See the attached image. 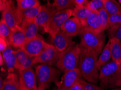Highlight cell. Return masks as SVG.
<instances>
[{"label":"cell","mask_w":121,"mask_h":90,"mask_svg":"<svg viewBox=\"0 0 121 90\" xmlns=\"http://www.w3.org/2000/svg\"><path fill=\"white\" fill-rule=\"evenodd\" d=\"M81 48L78 69L82 77L87 82L97 84L98 81L99 72L97 63L99 56L93 50Z\"/></svg>","instance_id":"1"},{"label":"cell","mask_w":121,"mask_h":90,"mask_svg":"<svg viewBox=\"0 0 121 90\" xmlns=\"http://www.w3.org/2000/svg\"><path fill=\"white\" fill-rule=\"evenodd\" d=\"M98 80L103 89L121 86V65L110 60L100 68Z\"/></svg>","instance_id":"2"},{"label":"cell","mask_w":121,"mask_h":90,"mask_svg":"<svg viewBox=\"0 0 121 90\" xmlns=\"http://www.w3.org/2000/svg\"><path fill=\"white\" fill-rule=\"evenodd\" d=\"M81 48L79 44L73 45L60 52L56 67L60 71L65 73L78 67Z\"/></svg>","instance_id":"3"},{"label":"cell","mask_w":121,"mask_h":90,"mask_svg":"<svg viewBox=\"0 0 121 90\" xmlns=\"http://www.w3.org/2000/svg\"><path fill=\"white\" fill-rule=\"evenodd\" d=\"M35 71L38 87L46 90L48 89L52 82H54L56 85L60 82L61 71L52 66L40 64L35 67Z\"/></svg>","instance_id":"4"},{"label":"cell","mask_w":121,"mask_h":90,"mask_svg":"<svg viewBox=\"0 0 121 90\" xmlns=\"http://www.w3.org/2000/svg\"><path fill=\"white\" fill-rule=\"evenodd\" d=\"M80 36V42L79 45L80 47L92 50L98 56L100 54L105 46L106 36L104 31L95 32L84 30Z\"/></svg>","instance_id":"5"},{"label":"cell","mask_w":121,"mask_h":90,"mask_svg":"<svg viewBox=\"0 0 121 90\" xmlns=\"http://www.w3.org/2000/svg\"><path fill=\"white\" fill-rule=\"evenodd\" d=\"M5 2V7L2 12V18L13 30L21 25L22 20L21 12L13 0H7Z\"/></svg>","instance_id":"6"},{"label":"cell","mask_w":121,"mask_h":90,"mask_svg":"<svg viewBox=\"0 0 121 90\" xmlns=\"http://www.w3.org/2000/svg\"><path fill=\"white\" fill-rule=\"evenodd\" d=\"M72 12L73 9H71L56 12L44 31L48 33L51 38H53L59 31L61 30V27L64 23L72 16Z\"/></svg>","instance_id":"7"},{"label":"cell","mask_w":121,"mask_h":90,"mask_svg":"<svg viewBox=\"0 0 121 90\" xmlns=\"http://www.w3.org/2000/svg\"><path fill=\"white\" fill-rule=\"evenodd\" d=\"M60 55L59 52L53 44L48 45L39 56L33 59V66L37 64H46L50 66L56 65Z\"/></svg>","instance_id":"8"},{"label":"cell","mask_w":121,"mask_h":90,"mask_svg":"<svg viewBox=\"0 0 121 90\" xmlns=\"http://www.w3.org/2000/svg\"><path fill=\"white\" fill-rule=\"evenodd\" d=\"M48 44V43L45 41L43 37L38 34L32 39H27L21 49L31 57L34 58L39 56Z\"/></svg>","instance_id":"9"},{"label":"cell","mask_w":121,"mask_h":90,"mask_svg":"<svg viewBox=\"0 0 121 90\" xmlns=\"http://www.w3.org/2000/svg\"><path fill=\"white\" fill-rule=\"evenodd\" d=\"M20 90H37L38 86L35 71L32 67L19 71Z\"/></svg>","instance_id":"10"},{"label":"cell","mask_w":121,"mask_h":90,"mask_svg":"<svg viewBox=\"0 0 121 90\" xmlns=\"http://www.w3.org/2000/svg\"><path fill=\"white\" fill-rule=\"evenodd\" d=\"M57 12L53 4L48 2L42 5L41 10L35 19V22L39 27H43L45 31L48 27L51 19Z\"/></svg>","instance_id":"11"},{"label":"cell","mask_w":121,"mask_h":90,"mask_svg":"<svg viewBox=\"0 0 121 90\" xmlns=\"http://www.w3.org/2000/svg\"><path fill=\"white\" fill-rule=\"evenodd\" d=\"M82 74L78 68L64 73L62 80L57 86L59 90H70L73 85L81 78Z\"/></svg>","instance_id":"12"},{"label":"cell","mask_w":121,"mask_h":90,"mask_svg":"<svg viewBox=\"0 0 121 90\" xmlns=\"http://www.w3.org/2000/svg\"><path fill=\"white\" fill-rule=\"evenodd\" d=\"M51 39L53 45L60 52L76 44L73 41V37L69 36L61 30L59 31L56 36Z\"/></svg>","instance_id":"13"},{"label":"cell","mask_w":121,"mask_h":90,"mask_svg":"<svg viewBox=\"0 0 121 90\" xmlns=\"http://www.w3.org/2000/svg\"><path fill=\"white\" fill-rule=\"evenodd\" d=\"M61 30L72 37L80 35L84 31V27L79 20L73 17H70L64 23Z\"/></svg>","instance_id":"14"},{"label":"cell","mask_w":121,"mask_h":90,"mask_svg":"<svg viewBox=\"0 0 121 90\" xmlns=\"http://www.w3.org/2000/svg\"><path fill=\"white\" fill-rule=\"evenodd\" d=\"M16 59V64L15 69L19 71L24 70L33 66V57H31L21 49L15 50Z\"/></svg>","instance_id":"15"},{"label":"cell","mask_w":121,"mask_h":90,"mask_svg":"<svg viewBox=\"0 0 121 90\" xmlns=\"http://www.w3.org/2000/svg\"><path fill=\"white\" fill-rule=\"evenodd\" d=\"M27 41L26 36L21 27H17L12 30L8 42L9 45L15 49H21Z\"/></svg>","instance_id":"16"},{"label":"cell","mask_w":121,"mask_h":90,"mask_svg":"<svg viewBox=\"0 0 121 90\" xmlns=\"http://www.w3.org/2000/svg\"><path fill=\"white\" fill-rule=\"evenodd\" d=\"M82 25L84 27V30L90 31L95 32L103 31L98 12H91Z\"/></svg>","instance_id":"17"},{"label":"cell","mask_w":121,"mask_h":90,"mask_svg":"<svg viewBox=\"0 0 121 90\" xmlns=\"http://www.w3.org/2000/svg\"><path fill=\"white\" fill-rule=\"evenodd\" d=\"M0 90H20L19 76L14 72L8 73L4 80L1 77Z\"/></svg>","instance_id":"18"},{"label":"cell","mask_w":121,"mask_h":90,"mask_svg":"<svg viewBox=\"0 0 121 90\" xmlns=\"http://www.w3.org/2000/svg\"><path fill=\"white\" fill-rule=\"evenodd\" d=\"M13 47L9 45L8 48L4 51L1 52L4 59L5 65H6L7 70H8V73L14 72L16 64L15 50Z\"/></svg>","instance_id":"19"},{"label":"cell","mask_w":121,"mask_h":90,"mask_svg":"<svg viewBox=\"0 0 121 90\" xmlns=\"http://www.w3.org/2000/svg\"><path fill=\"white\" fill-rule=\"evenodd\" d=\"M20 27L25 32L27 39H32L39 34V27L36 23L35 20L22 21Z\"/></svg>","instance_id":"20"},{"label":"cell","mask_w":121,"mask_h":90,"mask_svg":"<svg viewBox=\"0 0 121 90\" xmlns=\"http://www.w3.org/2000/svg\"><path fill=\"white\" fill-rule=\"evenodd\" d=\"M111 44L112 60L121 65V42L116 38L109 39Z\"/></svg>","instance_id":"21"},{"label":"cell","mask_w":121,"mask_h":90,"mask_svg":"<svg viewBox=\"0 0 121 90\" xmlns=\"http://www.w3.org/2000/svg\"><path fill=\"white\" fill-rule=\"evenodd\" d=\"M92 12L86 5H76L73 9L72 16L79 20L82 24H83Z\"/></svg>","instance_id":"22"},{"label":"cell","mask_w":121,"mask_h":90,"mask_svg":"<svg viewBox=\"0 0 121 90\" xmlns=\"http://www.w3.org/2000/svg\"><path fill=\"white\" fill-rule=\"evenodd\" d=\"M111 58V44L110 41L108 42L106 45L104 46L103 49L99 55V56L98 58L97 63V67L98 70H99L100 68L103 65L106 64Z\"/></svg>","instance_id":"23"},{"label":"cell","mask_w":121,"mask_h":90,"mask_svg":"<svg viewBox=\"0 0 121 90\" xmlns=\"http://www.w3.org/2000/svg\"><path fill=\"white\" fill-rule=\"evenodd\" d=\"M104 8L110 15L121 14V6L115 0H104Z\"/></svg>","instance_id":"24"},{"label":"cell","mask_w":121,"mask_h":90,"mask_svg":"<svg viewBox=\"0 0 121 90\" xmlns=\"http://www.w3.org/2000/svg\"><path fill=\"white\" fill-rule=\"evenodd\" d=\"M41 8L42 5H40V6L35 7V8L28 9L23 11L20 10L21 12L22 18V21L35 20L36 17L41 10Z\"/></svg>","instance_id":"25"},{"label":"cell","mask_w":121,"mask_h":90,"mask_svg":"<svg viewBox=\"0 0 121 90\" xmlns=\"http://www.w3.org/2000/svg\"><path fill=\"white\" fill-rule=\"evenodd\" d=\"M15 1L16 2V6L21 11L35 8L41 5L39 0H15Z\"/></svg>","instance_id":"26"},{"label":"cell","mask_w":121,"mask_h":90,"mask_svg":"<svg viewBox=\"0 0 121 90\" xmlns=\"http://www.w3.org/2000/svg\"><path fill=\"white\" fill-rule=\"evenodd\" d=\"M53 4L57 12L69 9H73L76 5L75 0H53Z\"/></svg>","instance_id":"27"},{"label":"cell","mask_w":121,"mask_h":90,"mask_svg":"<svg viewBox=\"0 0 121 90\" xmlns=\"http://www.w3.org/2000/svg\"><path fill=\"white\" fill-rule=\"evenodd\" d=\"M98 14L99 17L102 30L105 31V30L109 29L110 28L109 24L110 15L109 13L106 11L105 9L103 8L98 11Z\"/></svg>","instance_id":"28"},{"label":"cell","mask_w":121,"mask_h":90,"mask_svg":"<svg viewBox=\"0 0 121 90\" xmlns=\"http://www.w3.org/2000/svg\"><path fill=\"white\" fill-rule=\"evenodd\" d=\"M12 32V29L7 25L4 20L2 18L0 21V37L5 38L8 41Z\"/></svg>","instance_id":"29"},{"label":"cell","mask_w":121,"mask_h":90,"mask_svg":"<svg viewBox=\"0 0 121 90\" xmlns=\"http://www.w3.org/2000/svg\"><path fill=\"white\" fill-rule=\"evenodd\" d=\"M86 6L93 12H98L104 8V0H91L88 2Z\"/></svg>","instance_id":"30"},{"label":"cell","mask_w":121,"mask_h":90,"mask_svg":"<svg viewBox=\"0 0 121 90\" xmlns=\"http://www.w3.org/2000/svg\"><path fill=\"white\" fill-rule=\"evenodd\" d=\"M107 34L109 39L116 38L121 40V25L116 27H110L107 30Z\"/></svg>","instance_id":"31"},{"label":"cell","mask_w":121,"mask_h":90,"mask_svg":"<svg viewBox=\"0 0 121 90\" xmlns=\"http://www.w3.org/2000/svg\"><path fill=\"white\" fill-rule=\"evenodd\" d=\"M109 24L110 28L121 25V14H118L110 15Z\"/></svg>","instance_id":"32"},{"label":"cell","mask_w":121,"mask_h":90,"mask_svg":"<svg viewBox=\"0 0 121 90\" xmlns=\"http://www.w3.org/2000/svg\"><path fill=\"white\" fill-rule=\"evenodd\" d=\"M80 81L82 82V85L84 86L85 90H104V89H103L100 86H97L92 82H87L82 79V78L80 79Z\"/></svg>","instance_id":"33"},{"label":"cell","mask_w":121,"mask_h":90,"mask_svg":"<svg viewBox=\"0 0 121 90\" xmlns=\"http://www.w3.org/2000/svg\"><path fill=\"white\" fill-rule=\"evenodd\" d=\"M9 45L8 41L5 38L0 37V51L3 52L6 50Z\"/></svg>","instance_id":"34"},{"label":"cell","mask_w":121,"mask_h":90,"mask_svg":"<svg viewBox=\"0 0 121 90\" xmlns=\"http://www.w3.org/2000/svg\"><path fill=\"white\" fill-rule=\"evenodd\" d=\"M81 79V78H80ZM80 79L73 86L71 87L70 90H85L84 87V86L82 85V82H80Z\"/></svg>","instance_id":"35"},{"label":"cell","mask_w":121,"mask_h":90,"mask_svg":"<svg viewBox=\"0 0 121 90\" xmlns=\"http://www.w3.org/2000/svg\"><path fill=\"white\" fill-rule=\"evenodd\" d=\"M88 0H75L76 5H86Z\"/></svg>","instance_id":"36"},{"label":"cell","mask_w":121,"mask_h":90,"mask_svg":"<svg viewBox=\"0 0 121 90\" xmlns=\"http://www.w3.org/2000/svg\"><path fill=\"white\" fill-rule=\"evenodd\" d=\"M4 59H3V56L1 53V54H0V65L2 67V66L3 65H4Z\"/></svg>","instance_id":"37"},{"label":"cell","mask_w":121,"mask_h":90,"mask_svg":"<svg viewBox=\"0 0 121 90\" xmlns=\"http://www.w3.org/2000/svg\"><path fill=\"white\" fill-rule=\"evenodd\" d=\"M37 90H45V89H43V88H42V87H38V89H37Z\"/></svg>","instance_id":"38"},{"label":"cell","mask_w":121,"mask_h":90,"mask_svg":"<svg viewBox=\"0 0 121 90\" xmlns=\"http://www.w3.org/2000/svg\"><path fill=\"white\" fill-rule=\"evenodd\" d=\"M52 90H59V89H58V87H57V86H56V87H55V88H54V89H53Z\"/></svg>","instance_id":"39"},{"label":"cell","mask_w":121,"mask_h":90,"mask_svg":"<svg viewBox=\"0 0 121 90\" xmlns=\"http://www.w3.org/2000/svg\"><path fill=\"white\" fill-rule=\"evenodd\" d=\"M111 90H121V88H116V89H112Z\"/></svg>","instance_id":"40"},{"label":"cell","mask_w":121,"mask_h":90,"mask_svg":"<svg viewBox=\"0 0 121 90\" xmlns=\"http://www.w3.org/2000/svg\"><path fill=\"white\" fill-rule=\"evenodd\" d=\"M118 3H120V4H121V0H118Z\"/></svg>","instance_id":"41"},{"label":"cell","mask_w":121,"mask_h":90,"mask_svg":"<svg viewBox=\"0 0 121 90\" xmlns=\"http://www.w3.org/2000/svg\"><path fill=\"white\" fill-rule=\"evenodd\" d=\"M47 1H48V2H49V1H50V0H47Z\"/></svg>","instance_id":"42"}]
</instances>
